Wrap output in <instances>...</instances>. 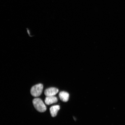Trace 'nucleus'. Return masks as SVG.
Returning a JSON list of instances; mask_svg holds the SVG:
<instances>
[{
	"label": "nucleus",
	"instance_id": "39448f33",
	"mask_svg": "<svg viewBox=\"0 0 125 125\" xmlns=\"http://www.w3.org/2000/svg\"><path fill=\"white\" fill-rule=\"evenodd\" d=\"M59 96L61 100L64 102H67L69 99V94L66 92L62 91L59 94Z\"/></svg>",
	"mask_w": 125,
	"mask_h": 125
},
{
	"label": "nucleus",
	"instance_id": "7ed1b4c3",
	"mask_svg": "<svg viewBox=\"0 0 125 125\" xmlns=\"http://www.w3.org/2000/svg\"><path fill=\"white\" fill-rule=\"evenodd\" d=\"M58 92V89L55 87H50L45 90L44 94L46 96H54Z\"/></svg>",
	"mask_w": 125,
	"mask_h": 125
},
{
	"label": "nucleus",
	"instance_id": "423d86ee",
	"mask_svg": "<svg viewBox=\"0 0 125 125\" xmlns=\"http://www.w3.org/2000/svg\"><path fill=\"white\" fill-rule=\"evenodd\" d=\"M60 109L59 105L53 106L50 108V112L52 116L54 117L57 116L58 112Z\"/></svg>",
	"mask_w": 125,
	"mask_h": 125
},
{
	"label": "nucleus",
	"instance_id": "f257e3e1",
	"mask_svg": "<svg viewBox=\"0 0 125 125\" xmlns=\"http://www.w3.org/2000/svg\"><path fill=\"white\" fill-rule=\"evenodd\" d=\"M32 103L34 107L38 112H43L46 110V106L40 98H35L33 100Z\"/></svg>",
	"mask_w": 125,
	"mask_h": 125
},
{
	"label": "nucleus",
	"instance_id": "f03ea898",
	"mask_svg": "<svg viewBox=\"0 0 125 125\" xmlns=\"http://www.w3.org/2000/svg\"><path fill=\"white\" fill-rule=\"evenodd\" d=\"M43 88V86L42 84H38L33 86L31 89V94L35 97H38L42 94Z\"/></svg>",
	"mask_w": 125,
	"mask_h": 125
},
{
	"label": "nucleus",
	"instance_id": "20e7f679",
	"mask_svg": "<svg viewBox=\"0 0 125 125\" xmlns=\"http://www.w3.org/2000/svg\"><path fill=\"white\" fill-rule=\"evenodd\" d=\"M57 98L54 96H46L45 100V104L48 105L57 103Z\"/></svg>",
	"mask_w": 125,
	"mask_h": 125
}]
</instances>
